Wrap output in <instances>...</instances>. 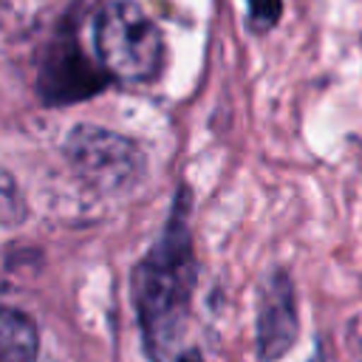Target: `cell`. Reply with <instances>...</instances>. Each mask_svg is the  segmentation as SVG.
<instances>
[{"instance_id":"6da1fadb","label":"cell","mask_w":362,"mask_h":362,"mask_svg":"<svg viewBox=\"0 0 362 362\" xmlns=\"http://www.w3.org/2000/svg\"><path fill=\"white\" fill-rule=\"evenodd\" d=\"M187 212H189L187 192L181 189L164 235L133 274V300H136L144 345L156 362L170 359L173 345L181 337L189 314L195 257L187 229Z\"/></svg>"},{"instance_id":"7a4b0ae2","label":"cell","mask_w":362,"mask_h":362,"mask_svg":"<svg viewBox=\"0 0 362 362\" xmlns=\"http://www.w3.org/2000/svg\"><path fill=\"white\" fill-rule=\"evenodd\" d=\"M96 51L107 76L147 82L161 65V34L133 3H110L96 20Z\"/></svg>"},{"instance_id":"3957f363","label":"cell","mask_w":362,"mask_h":362,"mask_svg":"<svg viewBox=\"0 0 362 362\" xmlns=\"http://www.w3.org/2000/svg\"><path fill=\"white\" fill-rule=\"evenodd\" d=\"M68 158L76 167V173L90 181L99 189H122L127 184L136 181L141 158L133 141L110 133V130H99V127H76L68 136Z\"/></svg>"},{"instance_id":"277c9868","label":"cell","mask_w":362,"mask_h":362,"mask_svg":"<svg viewBox=\"0 0 362 362\" xmlns=\"http://www.w3.org/2000/svg\"><path fill=\"white\" fill-rule=\"evenodd\" d=\"M105 76H107V71L88 62V57L68 40V42H59L48 54V59L40 71V93L48 105L76 102V99H85V96L102 90Z\"/></svg>"},{"instance_id":"5b68a950","label":"cell","mask_w":362,"mask_h":362,"mask_svg":"<svg viewBox=\"0 0 362 362\" xmlns=\"http://www.w3.org/2000/svg\"><path fill=\"white\" fill-rule=\"evenodd\" d=\"M297 334V308L294 291L283 272H274L263 288L257 311V351L266 362L280 359Z\"/></svg>"},{"instance_id":"8992f818","label":"cell","mask_w":362,"mask_h":362,"mask_svg":"<svg viewBox=\"0 0 362 362\" xmlns=\"http://www.w3.org/2000/svg\"><path fill=\"white\" fill-rule=\"evenodd\" d=\"M37 359V328L34 322L0 305V362H34Z\"/></svg>"},{"instance_id":"52a82bcc","label":"cell","mask_w":362,"mask_h":362,"mask_svg":"<svg viewBox=\"0 0 362 362\" xmlns=\"http://www.w3.org/2000/svg\"><path fill=\"white\" fill-rule=\"evenodd\" d=\"M249 20L255 31H266L280 17V0H249Z\"/></svg>"},{"instance_id":"ba28073f","label":"cell","mask_w":362,"mask_h":362,"mask_svg":"<svg viewBox=\"0 0 362 362\" xmlns=\"http://www.w3.org/2000/svg\"><path fill=\"white\" fill-rule=\"evenodd\" d=\"M175 362H201V354H198L195 348H189V351H184V354H181Z\"/></svg>"}]
</instances>
